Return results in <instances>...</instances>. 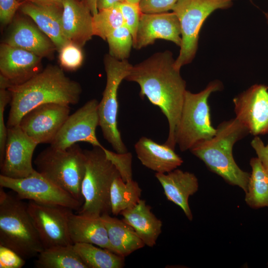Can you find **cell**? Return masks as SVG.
Listing matches in <instances>:
<instances>
[{"instance_id": "cell-1", "label": "cell", "mask_w": 268, "mask_h": 268, "mask_svg": "<svg viewBox=\"0 0 268 268\" xmlns=\"http://www.w3.org/2000/svg\"><path fill=\"white\" fill-rule=\"evenodd\" d=\"M172 53L166 50L153 54L133 66L125 80L135 82L139 95L158 107L166 117L169 133L165 144L175 149V133L186 92V82L175 66Z\"/></svg>"}, {"instance_id": "cell-2", "label": "cell", "mask_w": 268, "mask_h": 268, "mask_svg": "<svg viewBox=\"0 0 268 268\" xmlns=\"http://www.w3.org/2000/svg\"><path fill=\"white\" fill-rule=\"evenodd\" d=\"M8 90L11 100L7 128L19 125L26 113L40 105L76 104L82 92L78 82L66 76L61 67L52 65L26 82L13 85Z\"/></svg>"}, {"instance_id": "cell-3", "label": "cell", "mask_w": 268, "mask_h": 268, "mask_svg": "<svg viewBox=\"0 0 268 268\" xmlns=\"http://www.w3.org/2000/svg\"><path fill=\"white\" fill-rule=\"evenodd\" d=\"M216 130L212 137L197 143L190 151L202 160L210 171L246 193L250 174L237 165L232 150L235 143L249 132L235 118L221 122Z\"/></svg>"}, {"instance_id": "cell-4", "label": "cell", "mask_w": 268, "mask_h": 268, "mask_svg": "<svg viewBox=\"0 0 268 268\" xmlns=\"http://www.w3.org/2000/svg\"><path fill=\"white\" fill-rule=\"evenodd\" d=\"M0 188V245L7 247L24 259L44 249L27 209L17 195Z\"/></svg>"}, {"instance_id": "cell-5", "label": "cell", "mask_w": 268, "mask_h": 268, "mask_svg": "<svg viewBox=\"0 0 268 268\" xmlns=\"http://www.w3.org/2000/svg\"><path fill=\"white\" fill-rule=\"evenodd\" d=\"M105 147L84 149L85 171L81 184L83 203L78 213L101 216L111 213L110 192L113 180L120 174L107 158Z\"/></svg>"}, {"instance_id": "cell-6", "label": "cell", "mask_w": 268, "mask_h": 268, "mask_svg": "<svg viewBox=\"0 0 268 268\" xmlns=\"http://www.w3.org/2000/svg\"><path fill=\"white\" fill-rule=\"evenodd\" d=\"M223 86L220 81L215 80L198 93L186 91L175 133L176 144L181 151L190 150L215 135L216 130L211 123L208 99L212 93L221 90Z\"/></svg>"}, {"instance_id": "cell-7", "label": "cell", "mask_w": 268, "mask_h": 268, "mask_svg": "<svg viewBox=\"0 0 268 268\" xmlns=\"http://www.w3.org/2000/svg\"><path fill=\"white\" fill-rule=\"evenodd\" d=\"M85 155L78 144L66 149L52 146L36 157V170L83 203L81 184L85 171Z\"/></svg>"}, {"instance_id": "cell-8", "label": "cell", "mask_w": 268, "mask_h": 268, "mask_svg": "<svg viewBox=\"0 0 268 268\" xmlns=\"http://www.w3.org/2000/svg\"><path fill=\"white\" fill-rule=\"evenodd\" d=\"M234 0H178L172 8L180 24L181 44L175 66L181 68L195 57L199 34L206 19L215 10L230 7Z\"/></svg>"}, {"instance_id": "cell-9", "label": "cell", "mask_w": 268, "mask_h": 268, "mask_svg": "<svg viewBox=\"0 0 268 268\" xmlns=\"http://www.w3.org/2000/svg\"><path fill=\"white\" fill-rule=\"evenodd\" d=\"M106 83L102 99L98 105L99 126L104 138L115 152H128L118 127V91L128 75L133 65L127 60H119L109 54L104 58Z\"/></svg>"}, {"instance_id": "cell-10", "label": "cell", "mask_w": 268, "mask_h": 268, "mask_svg": "<svg viewBox=\"0 0 268 268\" xmlns=\"http://www.w3.org/2000/svg\"><path fill=\"white\" fill-rule=\"evenodd\" d=\"M0 186L15 192L21 200L61 205L78 210L82 203L68 192L49 180L36 170L29 176L15 179L0 175Z\"/></svg>"}, {"instance_id": "cell-11", "label": "cell", "mask_w": 268, "mask_h": 268, "mask_svg": "<svg viewBox=\"0 0 268 268\" xmlns=\"http://www.w3.org/2000/svg\"><path fill=\"white\" fill-rule=\"evenodd\" d=\"M27 209L44 249L73 244L68 227L72 209L31 201Z\"/></svg>"}, {"instance_id": "cell-12", "label": "cell", "mask_w": 268, "mask_h": 268, "mask_svg": "<svg viewBox=\"0 0 268 268\" xmlns=\"http://www.w3.org/2000/svg\"><path fill=\"white\" fill-rule=\"evenodd\" d=\"M99 102L89 100L74 113L69 115L50 145L66 149L78 142L104 147L98 140L96 129L99 126Z\"/></svg>"}, {"instance_id": "cell-13", "label": "cell", "mask_w": 268, "mask_h": 268, "mask_svg": "<svg viewBox=\"0 0 268 268\" xmlns=\"http://www.w3.org/2000/svg\"><path fill=\"white\" fill-rule=\"evenodd\" d=\"M69 105L50 103L35 107L22 118L19 126L38 144L53 141L69 116Z\"/></svg>"}, {"instance_id": "cell-14", "label": "cell", "mask_w": 268, "mask_h": 268, "mask_svg": "<svg viewBox=\"0 0 268 268\" xmlns=\"http://www.w3.org/2000/svg\"><path fill=\"white\" fill-rule=\"evenodd\" d=\"M236 118L254 136L268 134V87L254 84L233 99Z\"/></svg>"}, {"instance_id": "cell-15", "label": "cell", "mask_w": 268, "mask_h": 268, "mask_svg": "<svg viewBox=\"0 0 268 268\" xmlns=\"http://www.w3.org/2000/svg\"><path fill=\"white\" fill-rule=\"evenodd\" d=\"M38 143L27 135L19 125L8 128L1 175L12 178L26 177L36 170L32 157Z\"/></svg>"}, {"instance_id": "cell-16", "label": "cell", "mask_w": 268, "mask_h": 268, "mask_svg": "<svg viewBox=\"0 0 268 268\" xmlns=\"http://www.w3.org/2000/svg\"><path fill=\"white\" fill-rule=\"evenodd\" d=\"M156 39L170 41L180 47L181 26L174 12L141 13L133 47L139 50L153 44Z\"/></svg>"}, {"instance_id": "cell-17", "label": "cell", "mask_w": 268, "mask_h": 268, "mask_svg": "<svg viewBox=\"0 0 268 268\" xmlns=\"http://www.w3.org/2000/svg\"><path fill=\"white\" fill-rule=\"evenodd\" d=\"M42 59L32 52L2 43L0 46V74L12 86L22 84L42 70Z\"/></svg>"}, {"instance_id": "cell-18", "label": "cell", "mask_w": 268, "mask_h": 268, "mask_svg": "<svg viewBox=\"0 0 268 268\" xmlns=\"http://www.w3.org/2000/svg\"><path fill=\"white\" fill-rule=\"evenodd\" d=\"M62 22L66 38L81 47L94 36L93 15L80 0H64Z\"/></svg>"}, {"instance_id": "cell-19", "label": "cell", "mask_w": 268, "mask_h": 268, "mask_svg": "<svg viewBox=\"0 0 268 268\" xmlns=\"http://www.w3.org/2000/svg\"><path fill=\"white\" fill-rule=\"evenodd\" d=\"M4 43L42 58H51L57 50L53 42L37 26L22 17L15 19Z\"/></svg>"}, {"instance_id": "cell-20", "label": "cell", "mask_w": 268, "mask_h": 268, "mask_svg": "<svg viewBox=\"0 0 268 268\" xmlns=\"http://www.w3.org/2000/svg\"><path fill=\"white\" fill-rule=\"evenodd\" d=\"M155 176L167 199L179 206L188 219L192 220L193 214L188 200L199 189L198 180L195 175L177 168L166 173H156Z\"/></svg>"}, {"instance_id": "cell-21", "label": "cell", "mask_w": 268, "mask_h": 268, "mask_svg": "<svg viewBox=\"0 0 268 268\" xmlns=\"http://www.w3.org/2000/svg\"><path fill=\"white\" fill-rule=\"evenodd\" d=\"M134 148L141 164L156 173L169 172L183 163V159L175 152L174 149L145 136L139 139L134 145Z\"/></svg>"}, {"instance_id": "cell-22", "label": "cell", "mask_w": 268, "mask_h": 268, "mask_svg": "<svg viewBox=\"0 0 268 268\" xmlns=\"http://www.w3.org/2000/svg\"><path fill=\"white\" fill-rule=\"evenodd\" d=\"M120 214L145 245L155 246L162 232V222L152 213L151 206L145 200L140 199L134 206L122 211Z\"/></svg>"}, {"instance_id": "cell-23", "label": "cell", "mask_w": 268, "mask_h": 268, "mask_svg": "<svg viewBox=\"0 0 268 268\" xmlns=\"http://www.w3.org/2000/svg\"><path fill=\"white\" fill-rule=\"evenodd\" d=\"M68 233L73 244L89 243L110 250L107 232L101 216L70 214Z\"/></svg>"}, {"instance_id": "cell-24", "label": "cell", "mask_w": 268, "mask_h": 268, "mask_svg": "<svg viewBox=\"0 0 268 268\" xmlns=\"http://www.w3.org/2000/svg\"><path fill=\"white\" fill-rule=\"evenodd\" d=\"M20 10L34 21L37 27L53 42L58 51L69 42L62 27L63 9L24 2Z\"/></svg>"}, {"instance_id": "cell-25", "label": "cell", "mask_w": 268, "mask_h": 268, "mask_svg": "<svg viewBox=\"0 0 268 268\" xmlns=\"http://www.w3.org/2000/svg\"><path fill=\"white\" fill-rule=\"evenodd\" d=\"M101 217L107 230L110 251L125 258L145 246L134 229L123 219L109 213Z\"/></svg>"}, {"instance_id": "cell-26", "label": "cell", "mask_w": 268, "mask_h": 268, "mask_svg": "<svg viewBox=\"0 0 268 268\" xmlns=\"http://www.w3.org/2000/svg\"><path fill=\"white\" fill-rule=\"evenodd\" d=\"M35 266L38 268H88L73 244L44 249L38 254Z\"/></svg>"}, {"instance_id": "cell-27", "label": "cell", "mask_w": 268, "mask_h": 268, "mask_svg": "<svg viewBox=\"0 0 268 268\" xmlns=\"http://www.w3.org/2000/svg\"><path fill=\"white\" fill-rule=\"evenodd\" d=\"M252 172L245 193V201L250 207H268V171L257 157L251 159Z\"/></svg>"}, {"instance_id": "cell-28", "label": "cell", "mask_w": 268, "mask_h": 268, "mask_svg": "<svg viewBox=\"0 0 268 268\" xmlns=\"http://www.w3.org/2000/svg\"><path fill=\"white\" fill-rule=\"evenodd\" d=\"M142 190L133 179L124 182L121 176L113 181L110 192L111 212L114 215L131 208L140 200Z\"/></svg>"}, {"instance_id": "cell-29", "label": "cell", "mask_w": 268, "mask_h": 268, "mask_svg": "<svg viewBox=\"0 0 268 268\" xmlns=\"http://www.w3.org/2000/svg\"><path fill=\"white\" fill-rule=\"evenodd\" d=\"M73 249L88 268H122L125 258L89 243H75Z\"/></svg>"}, {"instance_id": "cell-30", "label": "cell", "mask_w": 268, "mask_h": 268, "mask_svg": "<svg viewBox=\"0 0 268 268\" xmlns=\"http://www.w3.org/2000/svg\"><path fill=\"white\" fill-rule=\"evenodd\" d=\"M123 25V18L118 5L98 10L93 15L94 35L104 40L111 33Z\"/></svg>"}, {"instance_id": "cell-31", "label": "cell", "mask_w": 268, "mask_h": 268, "mask_svg": "<svg viewBox=\"0 0 268 268\" xmlns=\"http://www.w3.org/2000/svg\"><path fill=\"white\" fill-rule=\"evenodd\" d=\"M109 54L119 60H127L133 47V37L129 30L123 25L107 37Z\"/></svg>"}, {"instance_id": "cell-32", "label": "cell", "mask_w": 268, "mask_h": 268, "mask_svg": "<svg viewBox=\"0 0 268 268\" xmlns=\"http://www.w3.org/2000/svg\"><path fill=\"white\" fill-rule=\"evenodd\" d=\"M58 51L60 64L65 69L75 70L82 65L84 57L80 46L69 42Z\"/></svg>"}, {"instance_id": "cell-33", "label": "cell", "mask_w": 268, "mask_h": 268, "mask_svg": "<svg viewBox=\"0 0 268 268\" xmlns=\"http://www.w3.org/2000/svg\"><path fill=\"white\" fill-rule=\"evenodd\" d=\"M121 11L124 25L131 32L134 40L138 30L141 12L139 4L125 1L118 5Z\"/></svg>"}, {"instance_id": "cell-34", "label": "cell", "mask_w": 268, "mask_h": 268, "mask_svg": "<svg viewBox=\"0 0 268 268\" xmlns=\"http://www.w3.org/2000/svg\"><path fill=\"white\" fill-rule=\"evenodd\" d=\"M104 151L107 158L118 169L123 180L126 182L133 180L132 155L130 152L118 153L106 148Z\"/></svg>"}, {"instance_id": "cell-35", "label": "cell", "mask_w": 268, "mask_h": 268, "mask_svg": "<svg viewBox=\"0 0 268 268\" xmlns=\"http://www.w3.org/2000/svg\"><path fill=\"white\" fill-rule=\"evenodd\" d=\"M10 100L11 95L9 90L0 89V165L4 159L8 131L7 125L4 122V112Z\"/></svg>"}, {"instance_id": "cell-36", "label": "cell", "mask_w": 268, "mask_h": 268, "mask_svg": "<svg viewBox=\"0 0 268 268\" xmlns=\"http://www.w3.org/2000/svg\"><path fill=\"white\" fill-rule=\"evenodd\" d=\"M178 0H140L139 7L143 13H157L172 10Z\"/></svg>"}, {"instance_id": "cell-37", "label": "cell", "mask_w": 268, "mask_h": 268, "mask_svg": "<svg viewBox=\"0 0 268 268\" xmlns=\"http://www.w3.org/2000/svg\"><path fill=\"white\" fill-rule=\"evenodd\" d=\"M25 264V259L12 250L0 245V268H20Z\"/></svg>"}, {"instance_id": "cell-38", "label": "cell", "mask_w": 268, "mask_h": 268, "mask_svg": "<svg viewBox=\"0 0 268 268\" xmlns=\"http://www.w3.org/2000/svg\"><path fill=\"white\" fill-rule=\"evenodd\" d=\"M18 0H0V21L2 26L10 23L23 4Z\"/></svg>"}, {"instance_id": "cell-39", "label": "cell", "mask_w": 268, "mask_h": 268, "mask_svg": "<svg viewBox=\"0 0 268 268\" xmlns=\"http://www.w3.org/2000/svg\"><path fill=\"white\" fill-rule=\"evenodd\" d=\"M251 145L255 150L261 164L268 171V143L265 145L259 136H255L251 142Z\"/></svg>"}, {"instance_id": "cell-40", "label": "cell", "mask_w": 268, "mask_h": 268, "mask_svg": "<svg viewBox=\"0 0 268 268\" xmlns=\"http://www.w3.org/2000/svg\"><path fill=\"white\" fill-rule=\"evenodd\" d=\"M20 2H30L33 4L48 7H55L63 9L64 0H18Z\"/></svg>"}, {"instance_id": "cell-41", "label": "cell", "mask_w": 268, "mask_h": 268, "mask_svg": "<svg viewBox=\"0 0 268 268\" xmlns=\"http://www.w3.org/2000/svg\"><path fill=\"white\" fill-rule=\"evenodd\" d=\"M126 0H98L97 8L98 10L111 7L119 5Z\"/></svg>"}, {"instance_id": "cell-42", "label": "cell", "mask_w": 268, "mask_h": 268, "mask_svg": "<svg viewBox=\"0 0 268 268\" xmlns=\"http://www.w3.org/2000/svg\"><path fill=\"white\" fill-rule=\"evenodd\" d=\"M90 9L92 15L96 14L98 11L97 1L98 0H80Z\"/></svg>"}, {"instance_id": "cell-43", "label": "cell", "mask_w": 268, "mask_h": 268, "mask_svg": "<svg viewBox=\"0 0 268 268\" xmlns=\"http://www.w3.org/2000/svg\"><path fill=\"white\" fill-rule=\"evenodd\" d=\"M12 86V84L7 78L0 74V89H8Z\"/></svg>"}, {"instance_id": "cell-44", "label": "cell", "mask_w": 268, "mask_h": 268, "mask_svg": "<svg viewBox=\"0 0 268 268\" xmlns=\"http://www.w3.org/2000/svg\"><path fill=\"white\" fill-rule=\"evenodd\" d=\"M126 1L131 3L139 4L140 0H126Z\"/></svg>"}, {"instance_id": "cell-45", "label": "cell", "mask_w": 268, "mask_h": 268, "mask_svg": "<svg viewBox=\"0 0 268 268\" xmlns=\"http://www.w3.org/2000/svg\"><path fill=\"white\" fill-rule=\"evenodd\" d=\"M265 16H266L267 23L268 24V12L265 13Z\"/></svg>"}]
</instances>
